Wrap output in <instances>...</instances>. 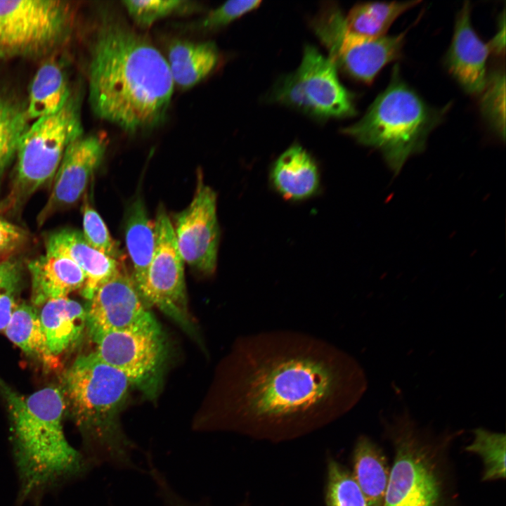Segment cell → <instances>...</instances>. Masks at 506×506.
Wrapping results in <instances>:
<instances>
[{
    "mask_svg": "<svg viewBox=\"0 0 506 506\" xmlns=\"http://www.w3.org/2000/svg\"><path fill=\"white\" fill-rule=\"evenodd\" d=\"M367 387L360 363L323 339L290 330L242 335L231 357L224 427L292 439L344 415Z\"/></svg>",
    "mask_w": 506,
    "mask_h": 506,
    "instance_id": "6da1fadb",
    "label": "cell"
},
{
    "mask_svg": "<svg viewBox=\"0 0 506 506\" xmlns=\"http://www.w3.org/2000/svg\"><path fill=\"white\" fill-rule=\"evenodd\" d=\"M89 100L95 115L129 133L161 124L174 84L166 58L144 37L109 20L93 43Z\"/></svg>",
    "mask_w": 506,
    "mask_h": 506,
    "instance_id": "7a4b0ae2",
    "label": "cell"
},
{
    "mask_svg": "<svg viewBox=\"0 0 506 506\" xmlns=\"http://www.w3.org/2000/svg\"><path fill=\"white\" fill-rule=\"evenodd\" d=\"M0 389L8 412L22 498L85 472L84 457L65 435L63 418L66 406L60 389L47 387L23 396L3 382Z\"/></svg>",
    "mask_w": 506,
    "mask_h": 506,
    "instance_id": "3957f363",
    "label": "cell"
},
{
    "mask_svg": "<svg viewBox=\"0 0 506 506\" xmlns=\"http://www.w3.org/2000/svg\"><path fill=\"white\" fill-rule=\"evenodd\" d=\"M131 385L121 371L95 352L79 356L63 375L65 406L97 461L124 467L131 464L134 445L117 421Z\"/></svg>",
    "mask_w": 506,
    "mask_h": 506,
    "instance_id": "277c9868",
    "label": "cell"
},
{
    "mask_svg": "<svg viewBox=\"0 0 506 506\" xmlns=\"http://www.w3.org/2000/svg\"><path fill=\"white\" fill-rule=\"evenodd\" d=\"M447 108L429 106L401 78L396 65L389 85L364 116L342 131L378 150L398 174L410 156L424 149L429 134L442 121Z\"/></svg>",
    "mask_w": 506,
    "mask_h": 506,
    "instance_id": "5b68a950",
    "label": "cell"
},
{
    "mask_svg": "<svg viewBox=\"0 0 506 506\" xmlns=\"http://www.w3.org/2000/svg\"><path fill=\"white\" fill-rule=\"evenodd\" d=\"M394 460L384 506H458L443 450L425 438L407 408L386 422Z\"/></svg>",
    "mask_w": 506,
    "mask_h": 506,
    "instance_id": "8992f818",
    "label": "cell"
},
{
    "mask_svg": "<svg viewBox=\"0 0 506 506\" xmlns=\"http://www.w3.org/2000/svg\"><path fill=\"white\" fill-rule=\"evenodd\" d=\"M82 133L79 107L72 96L59 111L29 125L16 151L10 204L21 202L53 179L67 147Z\"/></svg>",
    "mask_w": 506,
    "mask_h": 506,
    "instance_id": "52a82bcc",
    "label": "cell"
},
{
    "mask_svg": "<svg viewBox=\"0 0 506 506\" xmlns=\"http://www.w3.org/2000/svg\"><path fill=\"white\" fill-rule=\"evenodd\" d=\"M71 6L56 0H0V58L46 55L67 37Z\"/></svg>",
    "mask_w": 506,
    "mask_h": 506,
    "instance_id": "ba28073f",
    "label": "cell"
},
{
    "mask_svg": "<svg viewBox=\"0 0 506 506\" xmlns=\"http://www.w3.org/2000/svg\"><path fill=\"white\" fill-rule=\"evenodd\" d=\"M337 67L316 47L306 46L300 65L278 81L272 98L316 118L353 116V96L340 82Z\"/></svg>",
    "mask_w": 506,
    "mask_h": 506,
    "instance_id": "9c48e42d",
    "label": "cell"
},
{
    "mask_svg": "<svg viewBox=\"0 0 506 506\" xmlns=\"http://www.w3.org/2000/svg\"><path fill=\"white\" fill-rule=\"evenodd\" d=\"M312 27L336 66L367 84L387 64L399 58L406 33L377 38L355 34L348 29L345 17L334 5L324 6L313 20Z\"/></svg>",
    "mask_w": 506,
    "mask_h": 506,
    "instance_id": "30bf717a",
    "label": "cell"
},
{
    "mask_svg": "<svg viewBox=\"0 0 506 506\" xmlns=\"http://www.w3.org/2000/svg\"><path fill=\"white\" fill-rule=\"evenodd\" d=\"M155 227L153 257L138 291L145 303L157 307L180 326L190 331L184 261L178 248L173 224L163 207L158 209Z\"/></svg>",
    "mask_w": 506,
    "mask_h": 506,
    "instance_id": "8fae6325",
    "label": "cell"
},
{
    "mask_svg": "<svg viewBox=\"0 0 506 506\" xmlns=\"http://www.w3.org/2000/svg\"><path fill=\"white\" fill-rule=\"evenodd\" d=\"M86 326L91 337L113 331H161L132 277L120 270L89 300Z\"/></svg>",
    "mask_w": 506,
    "mask_h": 506,
    "instance_id": "7c38bea8",
    "label": "cell"
},
{
    "mask_svg": "<svg viewBox=\"0 0 506 506\" xmlns=\"http://www.w3.org/2000/svg\"><path fill=\"white\" fill-rule=\"evenodd\" d=\"M173 227L184 262L204 274L214 273L220 238L216 195L202 174H198L192 201L176 215Z\"/></svg>",
    "mask_w": 506,
    "mask_h": 506,
    "instance_id": "4fadbf2b",
    "label": "cell"
},
{
    "mask_svg": "<svg viewBox=\"0 0 506 506\" xmlns=\"http://www.w3.org/2000/svg\"><path fill=\"white\" fill-rule=\"evenodd\" d=\"M96 355L147 390L157 379L164 356L161 331H113L91 338Z\"/></svg>",
    "mask_w": 506,
    "mask_h": 506,
    "instance_id": "5bb4252c",
    "label": "cell"
},
{
    "mask_svg": "<svg viewBox=\"0 0 506 506\" xmlns=\"http://www.w3.org/2000/svg\"><path fill=\"white\" fill-rule=\"evenodd\" d=\"M106 149L97 135H82L67 148L57 172L49 198L38 216L42 224L58 209L74 204L84 193Z\"/></svg>",
    "mask_w": 506,
    "mask_h": 506,
    "instance_id": "9a60e30c",
    "label": "cell"
},
{
    "mask_svg": "<svg viewBox=\"0 0 506 506\" xmlns=\"http://www.w3.org/2000/svg\"><path fill=\"white\" fill-rule=\"evenodd\" d=\"M470 13L471 6L469 2H465L456 17L446 65L467 92L476 94L481 93L486 86V61L491 48L473 29Z\"/></svg>",
    "mask_w": 506,
    "mask_h": 506,
    "instance_id": "2e32d148",
    "label": "cell"
},
{
    "mask_svg": "<svg viewBox=\"0 0 506 506\" xmlns=\"http://www.w3.org/2000/svg\"><path fill=\"white\" fill-rule=\"evenodd\" d=\"M46 252L67 257L82 269L85 277L82 294L88 300L121 270L119 261L92 247L82 232L73 229L51 233L46 241Z\"/></svg>",
    "mask_w": 506,
    "mask_h": 506,
    "instance_id": "e0dca14e",
    "label": "cell"
},
{
    "mask_svg": "<svg viewBox=\"0 0 506 506\" xmlns=\"http://www.w3.org/2000/svg\"><path fill=\"white\" fill-rule=\"evenodd\" d=\"M32 280V301L42 306L46 301L67 297L82 288L85 277L82 269L71 259L46 253L28 264Z\"/></svg>",
    "mask_w": 506,
    "mask_h": 506,
    "instance_id": "ac0fdd59",
    "label": "cell"
},
{
    "mask_svg": "<svg viewBox=\"0 0 506 506\" xmlns=\"http://www.w3.org/2000/svg\"><path fill=\"white\" fill-rule=\"evenodd\" d=\"M271 181L282 196L292 200L313 195L320 185L316 162L298 145L289 148L276 160L271 171Z\"/></svg>",
    "mask_w": 506,
    "mask_h": 506,
    "instance_id": "d6986e66",
    "label": "cell"
},
{
    "mask_svg": "<svg viewBox=\"0 0 506 506\" xmlns=\"http://www.w3.org/2000/svg\"><path fill=\"white\" fill-rule=\"evenodd\" d=\"M39 314L50 352L56 357L79 341L86 325V309L68 297L51 299Z\"/></svg>",
    "mask_w": 506,
    "mask_h": 506,
    "instance_id": "ffe728a7",
    "label": "cell"
},
{
    "mask_svg": "<svg viewBox=\"0 0 506 506\" xmlns=\"http://www.w3.org/2000/svg\"><path fill=\"white\" fill-rule=\"evenodd\" d=\"M219 58L217 47L212 41L177 40L169 46L166 60L174 86L186 89L208 76Z\"/></svg>",
    "mask_w": 506,
    "mask_h": 506,
    "instance_id": "44dd1931",
    "label": "cell"
},
{
    "mask_svg": "<svg viewBox=\"0 0 506 506\" xmlns=\"http://www.w3.org/2000/svg\"><path fill=\"white\" fill-rule=\"evenodd\" d=\"M391 467L383 450L368 436L357 439L353 453V477L368 506H384Z\"/></svg>",
    "mask_w": 506,
    "mask_h": 506,
    "instance_id": "7402d4cb",
    "label": "cell"
},
{
    "mask_svg": "<svg viewBox=\"0 0 506 506\" xmlns=\"http://www.w3.org/2000/svg\"><path fill=\"white\" fill-rule=\"evenodd\" d=\"M124 233L126 245L134 272L132 278L138 287L144 281L155 247V227L148 217L141 198H136L126 213Z\"/></svg>",
    "mask_w": 506,
    "mask_h": 506,
    "instance_id": "603a6c76",
    "label": "cell"
},
{
    "mask_svg": "<svg viewBox=\"0 0 506 506\" xmlns=\"http://www.w3.org/2000/svg\"><path fill=\"white\" fill-rule=\"evenodd\" d=\"M65 75L56 62L40 66L31 82L26 112L34 120L59 111L70 98Z\"/></svg>",
    "mask_w": 506,
    "mask_h": 506,
    "instance_id": "cb8c5ba5",
    "label": "cell"
},
{
    "mask_svg": "<svg viewBox=\"0 0 506 506\" xmlns=\"http://www.w3.org/2000/svg\"><path fill=\"white\" fill-rule=\"evenodd\" d=\"M4 331L7 337L25 353L51 368L58 366V358L48 349L39 314L32 306H17Z\"/></svg>",
    "mask_w": 506,
    "mask_h": 506,
    "instance_id": "d4e9b609",
    "label": "cell"
},
{
    "mask_svg": "<svg viewBox=\"0 0 506 506\" xmlns=\"http://www.w3.org/2000/svg\"><path fill=\"white\" fill-rule=\"evenodd\" d=\"M420 1L367 2L353 6L345 18L352 32L372 38L386 35L394 20Z\"/></svg>",
    "mask_w": 506,
    "mask_h": 506,
    "instance_id": "484cf974",
    "label": "cell"
},
{
    "mask_svg": "<svg viewBox=\"0 0 506 506\" xmlns=\"http://www.w3.org/2000/svg\"><path fill=\"white\" fill-rule=\"evenodd\" d=\"M26 108L0 95V181L29 126Z\"/></svg>",
    "mask_w": 506,
    "mask_h": 506,
    "instance_id": "4316f807",
    "label": "cell"
},
{
    "mask_svg": "<svg viewBox=\"0 0 506 506\" xmlns=\"http://www.w3.org/2000/svg\"><path fill=\"white\" fill-rule=\"evenodd\" d=\"M472 442L466 450L479 456L483 463L484 481L505 478V435L479 427L474 430Z\"/></svg>",
    "mask_w": 506,
    "mask_h": 506,
    "instance_id": "83f0119b",
    "label": "cell"
},
{
    "mask_svg": "<svg viewBox=\"0 0 506 506\" xmlns=\"http://www.w3.org/2000/svg\"><path fill=\"white\" fill-rule=\"evenodd\" d=\"M326 506H368L351 472L334 458L327 461Z\"/></svg>",
    "mask_w": 506,
    "mask_h": 506,
    "instance_id": "f1b7e54d",
    "label": "cell"
},
{
    "mask_svg": "<svg viewBox=\"0 0 506 506\" xmlns=\"http://www.w3.org/2000/svg\"><path fill=\"white\" fill-rule=\"evenodd\" d=\"M505 72L501 70H496L489 79L487 78L481 100V110L484 118L503 141L505 136Z\"/></svg>",
    "mask_w": 506,
    "mask_h": 506,
    "instance_id": "f546056e",
    "label": "cell"
},
{
    "mask_svg": "<svg viewBox=\"0 0 506 506\" xmlns=\"http://www.w3.org/2000/svg\"><path fill=\"white\" fill-rule=\"evenodd\" d=\"M122 4L131 20L139 27H150L157 21L172 15L186 13L193 6L182 0L123 1Z\"/></svg>",
    "mask_w": 506,
    "mask_h": 506,
    "instance_id": "4dcf8cb0",
    "label": "cell"
},
{
    "mask_svg": "<svg viewBox=\"0 0 506 506\" xmlns=\"http://www.w3.org/2000/svg\"><path fill=\"white\" fill-rule=\"evenodd\" d=\"M85 240L94 249L118 261L121 253L117 242L98 213L88 203L83 208V232Z\"/></svg>",
    "mask_w": 506,
    "mask_h": 506,
    "instance_id": "1f68e13d",
    "label": "cell"
},
{
    "mask_svg": "<svg viewBox=\"0 0 506 506\" xmlns=\"http://www.w3.org/2000/svg\"><path fill=\"white\" fill-rule=\"evenodd\" d=\"M20 264L15 260L0 263V330H4L16 308L21 281Z\"/></svg>",
    "mask_w": 506,
    "mask_h": 506,
    "instance_id": "d6a6232c",
    "label": "cell"
},
{
    "mask_svg": "<svg viewBox=\"0 0 506 506\" xmlns=\"http://www.w3.org/2000/svg\"><path fill=\"white\" fill-rule=\"evenodd\" d=\"M260 1H228L209 11L200 22V28L214 30L223 27L259 6Z\"/></svg>",
    "mask_w": 506,
    "mask_h": 506,
    "instance_id": "836d02e7",
    "label": "cell"
},
{
    "mask_svg": "<svg viewBox=\"0 0 506 506\" xmlns=\"http://www.w3.org/2000/svg\"><path fill=\"white\" fill-rule=\"evenodd\" d=\"M25 237L22 229L0 216V255L16 249L22 243Z\"/></svg>",
    "mask_w": 506,
    "mask_h": 506,
    "instance_id": "e575fe53",
    "label": "cell"
},
{
    "mask_svg": "<svg viewBox=\"0 0 506 506\" xmlns=\"http://www.w3.org/2000/svg\"><path fill=\"white\" fill-rule=\"evenodd\" d=\"M159 486L160 493L162 496L164 506H195L182 499L169 486L164 477H160L156 480Z\"/></svg>",
    "mask_w": 506,
    "mask_h": 506,
    "instance_id": "d590c367",
    "label": "cell"
},
{
    "mask_svg": "<svg viewBox=\"0 0 506 506\" xmlns=\"http://www.w3.org/2000/svg\"><path fill=\"white\" fill-rule=\"evenodd\" d=\"M488 44L491 51L499 55L505 53V15L502 17L498 32Z\"/></svg>",
    "mask_w": 506,
    "mask_h": 506,
    "instance_id": "8d00e7d4",
    "label": "cell"
}]
</instances>
